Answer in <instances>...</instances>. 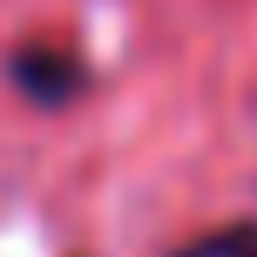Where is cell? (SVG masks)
I'll return each instance as SVG.
<instances>
[{
  "label": "cell",
  "instance_id": "1",
  "mask_svg": "<svg viewBox=\"0 0 257 257\" xmlns=\"http://www.w3.org/2000/svg\"><path fill=\"white\" fill-rule=\"evenodd\" d=\"M14 75H21V81H41L34 95H48V102L75 88V68H68V61H48V54H21V61H14Z\"/></svg>",
  "mask_w": 257,
  "mask_h": 257
},
{
  "label": "cell",
  "instance_id": "2",
  "mask_svg": "<svg viewBox=\"0 0 257 257\" xmlns=\"http://www.w3.org/2000/svg\"><path fill=\"white\" fill-rule=\"evenodd\" d=\"M176 257H257V230H250V223H237V230L196 237V244H190V250H176Z\"/></svg>",
  "mask_w": 257,
  "mask_h": 257
}]
</instances>
